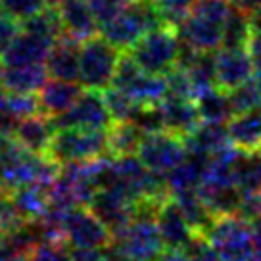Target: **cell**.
<instances>
[{
    "label": "cell",
    "instance_id": "1",
    "mask_svg": "<svg viewBox=\"0 0 261 261\" xmlns=\"http://www.w3.org/2000/svg\"><path fill=\"white\" fill-rule=\"evenodd\" d=\"M165 250L155 221V207L140 205L133 219L112 232L108 246L112 261H155Z\"/></svg>",
    "mask_w": 261,
    "mask_h": 261
},
{
    "label": "cell",
    "instance_id": "2",
    "mask_svg": "<svg viewBox=\"0 0 261 261\" xmlns=\"http://www.w3.org/2000/svg\"><path fill=\"white\" fill-rule=\"evenodd\" d=\"M202 237L215 248V252L225 261H252V221L242 213L215 215Z\"/></svg>",
    "mask_w": 261,
    "mask_h": 261
},
{
    "label": "cell",
    "instance_id": "3",
    "mask_svg": "<svg viewBox=\"0 0 261 261\" xmlns=\"http://www.w3.org/2000/svg\"><path fill=\"white\" fill-rule=\"evenodd\" d=\"M167 25L154 0H133L121 14L100 27L102 37L119 50H129L140 37L155 27Z\"/></svg>",
    "mask_w": 261,
    "mask_h": 261
},
{
    "label": "cell",
    "instance_id": "4",
    "mask_svg": "<svg viewBox=\"0 0 261 261\" xmlns=\"http://www.w3.org/2000/svg\"><path fill=\"white\" fill-rule=\"evenodd\" d=\"M137 64L154 75H167L179 65L180 39L177 29L171 25H162L140 37L129 50Z\"/></svg>",
    "mask_w": 261,
    "mask_h": 261
},
{
    "label": "cell",
    "instance_id": "5",
    "mask_svg": "<svg viewBox=\"0 0 261 261\" xmlns=\"http://www.w3.org/2000/svg\"><path fill=\"white\" fill-rule=\"evenodd\" d=\"M58 165L71 162H90L108 154V130L65 127L56 129L46 152Z\"/></svg>",
    "mask_w": 261,
    "mask_h": 261
},
{
    "label": "cell",
    "instance_id": "6",
    "mask_svg": "<svg viewBox=\"0 0 261 261\" xmlns=\"http://www.w3.org/2000/svg\"><path fill=\"white\" fill-rule=\"evenodd\" d=\"M121 60V50L106 37H90L79 48V83L85 89L106 90L112 87L115 69Z\"/></svg>",
    "mask_w": 261,
    "mask_h": 261
},
{
    "label": "cell",
    "instance_id": "7",
    "mask_svg": "<svg viewBox=\"0 0 261 261\" xmlns=\"http://www.w3.org/2000/svg\"><path fill=\"white\" fill-rule=\"evenodd\" d=\"M137 155L150 171L167 175L187 160L188 148L185 139L169 130H154L144 133Z\"/></svg>",
    "mask_w": 261,
    "mask_h": 261
},
{
    "label": "cell",
    "instance_id": "8",
    "mask_svg": "<svg viewBox=\"0 0 261 261\" xmlns=\"http://www.w3.org/2000/svg\"><path fill=\"white\" fill-rule=\"evenodd\" d=\"M56 129L65 127H79V129H98L108 130L114 125V117L110 114L104 90L85 89L81 96L67 112L52 117Z\"/></svg>",
    "mask_w": 261,
    "mask_h": 261
},
{
    "label": "cell",
    "instance_id": "9",
    "mask_svg": "<svg viewBox=\"0 0 261 261\" xmlns=\"http://www.w3.org/2000/svg\"><path fill=\"white\" fill-rule=\"evenodd\" d=\"M64 240L69 248H106L112 230L89 205H77L65 215Z\"/></svg>",
    "mask_w": 261,
    "mask_h": 261
},
{
    "label": "cell",
    "instance_id": "10",
    "mask_svg": "<svg viewBox=\"0 0 261 261\" xmlns=\"http://www.w3.org/2000/svg\"><path fill=\"white\" fill-rule=\"evenodd\" d=\"M215 71L217 87L223 90H232L252 81L255 67L246 46H221L219 50H215Z\"/></svg>",
    "mask_w": 261,
    "mask_h": 261
},
{
    "label": "cell",
    "instance_id": "11",
    "mask_svg": "<svg viewBox=\"0 0 261 261\" xmlns=\"http://www.w3.org/2000/svg\"><path fill=\"white\" fill-rule=\"evenodd\" d=\"M223 27L219 21L190 12L175 29L180 42L198 52H215L223 44Z\"/></svg>",
    "mask_w": 261,
    "mask_h": 261
},
{
    "label": "cell",
    "instance_id": "12",
    "mask_svg": "<svg viewBox=\"0 0 261 261\" xmlns=\"http://www.w3.org/2000/svg\"><path fill=\"white\" fill-rule=\"evenodd\" d=\"M155 221L165 248H187L194 240V228L190 227L173 196L155 205Z\"/></svg>",
    "mask_w": 261,
    "mask_h": 261
},
{
    "label": "cell",
    "instance_id": "13",
    "mask_svg": "<svg viewBox=\"0 0 261 261\" xmlns=\"http://www.w3.org/2000/svg\"><path fill=\"white\" fill-rule=\"evenodd\" d=\"M89 207L106 223L112 232L125 227L140 210V205H137L127 196L110 188H98Z\"/></svg>",
    "mask_w": 261,
    "mask_h": 261
},
{
    "label": "cell",
    "instance_id": "14",
    "mask_svg": "<svg viewBox=\"0 0 261 261\" xmlns=\"http://www.w3.org/2000/svg\"><path fill=\"white\" fill-rule=\"evenodd\" d=\"M160 112H162L163 130H169V133L185 140L202 123V115L198 112L196 100H192V98L167 94L160 104Z\"/></svg>",
    "mask_w": 261,
    "mask_h": 261
},
{
    "label": "cell",
    "instance_id": "15",
    "mask_svg": "<svg viewBox=\"0 0 261 261\" xmlns=\"http://www.w3.org/2000/svg\"><path fill=\"white\" fill-rule=\"evenodd\" d=\"M54 133H56V127H54L52 117L39 112V114H33L29 117L17 119L12 137L27 152L46 155Z\"/></svg>",
    "mask_w": 261,
    "mask_h": 261
},
{
    "label": "cell",
    "instance_id": "16",
    "mask_svg": "<svg viewBox=\"0 0 261 261\" xmlns=\"http://www.w3.org/2000/svg\"><path fill=\"white\" fill-rule=\"evenodd\" d=\"M52 46H54V41H48L44 37L21 29L16 35V39L10 42L8 48L2 52L0 62L2 65L44 64Z\"/></svg>",
    "mask_w": 261,
    "mask_h": 261
},
{
    "label": "cell",
    "instance_id": "17",
    "mask_svg": "<svg viewBox=\"0 0 261 261\" xmlns=\"http://www.w3.org/2000/svg\"><path fill=\"white\" fill-rule=\"evenodd\" d=\"M58 14L64 25V33L77 42L98 35L100 23L90 8L89 0H64L58 6Z\"/></svg>",
    "mask_w": 261,
    "mask_h": 261
},
{
    "label": "cell",
    "instance_id": "18",
    "mask_svg": "<svg viewBox=\"0 0 261 261\" xmlns=\"http://www.w3.org/2000/svg\"><path fill=\"white\" fill-rule=\"evenodd\" d=\"M230 144L246 155L261 154V108L234 114L227 123Z\"/></svg>",
    "mask_w": 261,
    "mask_h": 261
},
{
    "label": "cell",
    "instance_id": "19",
    "mask_svg": "<svg viewBox=\"0 0 261 261\" xmlns=\"http://www.w3.org/2000/svg\"><path fill=\"white\" fill-rule=\"evenodd\" d=\"M79 48H81V42H77L65 33L54 42L44 62L50 79L79 81Z\"/></svg>",
    "mask_w": 261,
    "mask_h": 261
},
{
    "label": "cell",
    "instance_id": "20",
    "mask_svg": "<svg viewBox=\"0 0 261 261\" xmlns=\"http://www.w3.org/2000/svg\"><path fill=\"white\" fill-rule=\"evenodd\" d=\"M83 90H85V87L79 81H62V79L46 81L44 87L39 90L41 112L50 115V117L64 114L73 106L75 100L81 96Z\"/></svg>",
    "mask_w": 261,
    "mask_h": 261
},
{
    "label": "cell",
    "instance_id": "21",
    "mask_svg": "<svg viewBox=\"0 0 261 261\" xmlns=\"http://www.w3.org/2000/svg\"><path fill=\"white\" fill-rule=\"evenodd\" d=\"M50 79L46 64L2 65L0 85L8 92H39Z\"/></svg>",
    "mask_w": 261,
    "mask_h": 261
},
{
    "label": "cell",
    "instance_id": "22",
    "mask_svg": "<svg viewBox=\"0 0 261 261\" xmlns=\"http://www.w3.org/2000/svg\"><path fill=\"white\" fill-rule=\"evenodd\" d=\"M185 142H187L188 152H200V154L205 155L215 154V152H219L221 148L230 144L227 123L202 121L200 127Z\"/></svg>",
    "mask_w": 261,
    "mask_h": 261
},
{
    "label": "cell",
    "instance_id": "23",
    "mask_svg": "<svg viewBox=\"0 0 261 261\" xmlns=\"http://www.w3.org/2000/svg\"><path fill=\"white\" fill-rule=\"evenodd\" d=\"M144 130L133 121H114L108 129V154L112 158L137 155Z\"/></svg>",
    "mask_w": 261,
    "mask_h": 261
},
{
    "label": "cell",
    "instance_id": "24",
    "mask_svg": "<svg viewBox=\"0 0 261 261\" xmlns=\"http://www.w3.org/2000/svg\"><path fill=\"white\" fill-rule=\"evenodd\" d=\"M48 188L44 185H25L12 190V200L25 221L41 219L50 205Z\"/></svg>",
    "mask_w": 261,
    "mask_h": 261
},
{
    "label": "cell",
    "instance_id": "25",
    "mask_svg": "<svg viewBox=\"0 0 261 261\" xmlns=\"http://www.w3.org/2000/svg\"><path fill=\"white\" fill-rule=\"evenodd\" d=\"M171 196L179 204L180 212L185 213V217L188 219L190 227L194 228L196 234H204L205 228L210 227V223L215 217V213L210 210V205L205 204L202 194L198 190H185V192H177V194Z\"/></svg>",
    "mask_w": 261,
    "mask_h": 261
},
{
    "label": "cell",
    "instance_id": "26",
    "mask_svg": "<svg viewBox=\"0 0 261 261\" xmlns=\"http://www.w3.org/2000/svg\"><path fill=\"white\" fill-rule=\"evenodd\" d=\"M196 106L202 115V121L228 123V119L234 115V108H232V102L228 96V90H223L219 87L200 94L196 98Z\"/></svg>",
    "mask_w": 261,
    "mask_h": 261
},
{
    "label": "cell",
    "instance_id": "27",
    "mask_svg": "<svg viewBox=\"0 0 261 261\" xmlns=\"http://www.w3.org/2000/svg\"><path fill=\"white\" fill-rule=\"evenodd\" d=\"M252 35V25L248 12L232 4L225 27H223V44L221 46H246Z\"/></svg>",
    "mask_w": 261,
    "mask_h": 261
},
{
    "label": "cell",
    "instance_id": "28",
    "mask_svg": "<svg viewBox=\"0 0 261 261\" xmlns=\"http://www.w3.org/2000/svg\"><path fill=\"white\" fill-rule=\"evenodd\" d=\"M21 29L29 33H35L39 37H44L48 41L56 42L62 35H64V25H62V19H60V14H58V8H52V6H46V8L39 12L37 16L29 17L27 21L21 23Z\"/></svg>",
    "mask_w": 261,
    "mask_h": 261
},
{
    "label": "cell",
    "instance_id": "29",
    "mask_svg": "<svg viewBox=\"0 0 261 261\" xmlns=\"http://www.w3.org/2000/svg\"><path fill=\"white\" fill-rule=\"evenodd\" d=\"M104 96H106L108 108H110L114 121H133L135 115L139 114V110L142 108V104H139L135 98H130L127 92L115 89V87H108L104 90Z\"/></svg>",
    "mask_w": 261,
    "mask_h": 261
},
{
    "label": "cell",
    "instance_id": "30",
    "mask_svg": "<svg viewBox=\"0 0 261 261\" xmlns=\"http://www.w3.org/2000/svg\"><path fill=\"white\" fill-rule=\"evenodd\" d=\"M228 96H230V102H232V108H234V114H242V112H250V110L261 108V89L257 79L228 90Z\"/></svg>",
    "mask_w": 261,
    "mask_h": 261
},
{
    "label": "cell",
    "instance_id": "31",
    "mask_svg": "<svg viewBox=\"0 0 261 261\" xmlns=\"http://www.w3.org/2000/svg\"><path fill=\"white\" fill-rule=\"evenodd\" d=\"M46 8V0H0V12L21 25Z\"/></svg>",
    "mask_w": 261,
    "mask_h": 261
},
{
    "label": "cell",
    "instance_id": "32",
    "mask_svg": "<svg viewBox=\"0 0 261 261\" xmlns=\"http://www.w3.org/2000/svg\"><path fill=\"white\" fill-rule=\"evenodd\" d=\"M6 110L16 119L39 114L41 112L39 92H8V106H6Z\"/></svg>",
    "mask_w": 261,
    "mask_h": 261
},
{
    "label": "cell",
    "instance_id": "33",
    "mask_svg": "<svg viewBox=\"0 0 261 261\" xmlns=\"http://www.w3.org/2000/svg\"><path fill=\"white\" fill-rule=\"evenodd\" d=\"M27 261H71V250L64 240H42L29 253Z\"/></svg>",
    "mask_w": 261,
    "mask_h": 261
},
{
    "label": "cell",
    "instance_id": "34",
    "mask_svg": "<svg viewBox=\"0 0 261 261\" xmlns=\"http://www.w3.org/2000/svg\"><path fill=\"white\" fill-rule=\"evenodd\" d=\"M155 4L162 12L163 21L171 27H177L192 12L196 0H155Z\"/></svg>",
    "mask_w": 261,
    "mask_h": 261
},
{
    "label": "cell",
    "instance_id": "35",
    "mask_svg": "<svg viewBox=\"0 0 261 261\" xmlns=\"http://www.w3.org/2000/svg\"><path fill=\"white\" fill-rule=\"evenodd\" d=\"M25 219L19 215L17 207L14 205L12 190L6 188L4 185H0V225L4 227V230H8V228L17 227Z\"/></svg>",
    "mask_w": 261,
    "mask_h": 261
},
{
    "label": "cell",
    "instance_id": "36",
    "mask_svg": "<svg viewBox=\"0 0 261 261\" xmlns=\"http://www.w3.org/2000/svg\"><path fill=\"white\" fill-rule=\"evenodd\" d=\"M130 2L133 0H89L90 8L94 12L100 27L108 23V21H112L117 14H121Z\"/></svg>",
    "mask_w": 261,
    "mask_h": 261
},
{
    "label": "cell",
    "instance_id": "37",
    "mask_svg": "<svg viewBox=\"0 0 261 261\" xmlns=\"http://www.w3.org/2000/svg\"><path fill=\"white\" fill-rule=\"evenodd\" d=\"M185 250L188 252L190 261H225L202 234H196L194 240Z\"/></svg>",
    "mask_w": 261,
    "mask_h": 261
},
{
    "label": "cell",
    "instance_id": "38",
    "mask_svg": "<svg viewBox=\"0 0 261 261\" xmlns=\"http://www.w3.org/2000/svg\"><path fill=\"white\" fill-rule=\"evenodd\" d=\"M19 31H21V25L17 23L16 19H12L0 12V56L10 46V42L16 39V35Z\"/></svg>",
    "mask_w": 261,
    "mask_h": 261
},
{
    "label": "cell",
    "instance_id": "39",
    "mask_svg": "<svg viewBox=\"0 0 261 261\" xmlns=\"http://www.w3.org/2000/svg\"><path fill=\"white\" fill-rule=\"evenodd\" d=\"M71 261H112L106 248H69Z\"/></svg>",
    "mask_w": 261,
    "mask_h": 261
},
{
    "label": "cell",
    "instance_id": "40",
    "mask_svg": "<svg viewBox=\"0 0 261 261\" xmlns=\"http://www.w3.org/2000/svg\"><path fill=\"white\" fill-rule=\"evenodd\" d=\"M246 48H248L250 56H252L253 67H255V75H261V31H252Z\"/></svg>",
    "mask_w": 261,
    "mask_h": 261
},
{
    "label": "cell",
    "instance_id": "41",
    "mask_svg": "<svg viewBox=\"0 0 261 261\" xmlns=\"http://www.w3.org/2000/svg\"><path fill=\"white\" fill-rule=\"evenodd\" d=\"M252 230H253V257L252 261H261V215L253 217Z\"/></svg>",
    "mask_w": 261,
    "mask_h": 261
},
{
    "label": "cell",
    "instance_id": "42",
    "mask_svg": "<svg viewBox=\"0 0 261 261\" xmlns=\"http://www.w3.org/2000/svg\"><path fill=\"white\" fill-rule=\"evenodd\" d=\"M155 261H190L185 248H165Z\"/></svg>",
    "mask_w": 261,
    "mask_h": 261
},
{
    "label": "cell",
    "instance_id": "43",
    "mask_svg": "<svg viewBox=\"0 0 261 261\" xmlns=\"http://www.w3.org/2000/svg\"><path fill=\"white\" fill-rule=\"evenodd\" d=\"M232 4L242 8L244 12H253V10H259L261 8V0H232Z\"/></svg>",
    "mask_w": 261,
    "mask_h": 261
},
{
    "label": "cell",
    "instance_id": "44",
    "mask_svg": "<svg viewBox=\"0 0 261 261\" xmlns=\"http://www.w3.org/2000/svg\"><path fill=\"white\" fill-rule=\"evenodd\" d=\"M248 16H250V25H252V31H261V8L250 12Z\"/></svg>",
    "mask_w": 261,
    "mask_h": 261
},
{
    "label": "cell",
    "instance_id": "45",
    "mask_svg": "<svg viewBox=\"0 0 261 261\" xmlns=\"http://www.w3.org/2000/svg\"><path fill=\"white\" fill-rule=\"evenodd\" d=\"M0 261H25V259H21V257L14 255V253L10 252V250H6L4 246L0 244Z\"/></svg>",
    "mask_w": 261,
    "mask_h": 261
},
{
    "label": "cell",
    "instance_id": "46",
    "mask_svg": "<svg viewBox=\"0 0 261 261\" xmlns=\"http://www.w3.org/2000/svg\"><path fill=\"white\" fill-rule=\"evenodd\" d=\"M6 106H8V90L0 85V114L6 112Z\"/></svg>",
    "mask_w": 261,
    "mask_h": 261
},
{
    "label": "cell",
    "instance_id": "47",
    "mask_svg": "<svg viewBox=\"0 0 261 261\" xmlns=\"http://www.w3.org/2000/svg\"><path fill=\"white\" fill-rule=\"evenodd\" d=\"M64 0H46V6H52V8H58Z\"/></svg>",
    "mask_w": 261,
    "mask_h": 261
},
{
    "label": "cell",
    "instance_id": "48",
    "mask_svg": "<svg viewBox=\"0 0 261 261\" xmlns=\"http://www.w3.org/2000/svg\"><path fill=\"white\" fill-rule=\"evenodd\" d=\"M4 232H6V230H4V227L0 225V240H2V237H4Z\"/></svg>",
    "mask_w": 261,
    "mask_h": 261
},
{
    "label": "cell",
    "instance_id": "49",
    "mask_svg": "<svg viewBox=\"0 0 261 261\" xmlns=\"http://www.w3.org/2000/svg\"><path fill=\"white\" fill-rule=\"evenodd\" d=\"M257 83H259V89H261V75H257Z\"/></svg>",
    "mask_w": 261,
    "mask_h": 261
},
{
    "label": "cell",
    "instance_id": "50",
    "mask_svg": "<svg viewBox=\"0 0 261 261\" xmlns=\"http://www.w3.org/2000/svg\"><path fill=\"white\" fill-rule=\"evenodd\" d=\"M154 2H155V0H154Z\"/></svg>",
    "mask_w": 261,
    "mask_h": 261
}]
</instances>
